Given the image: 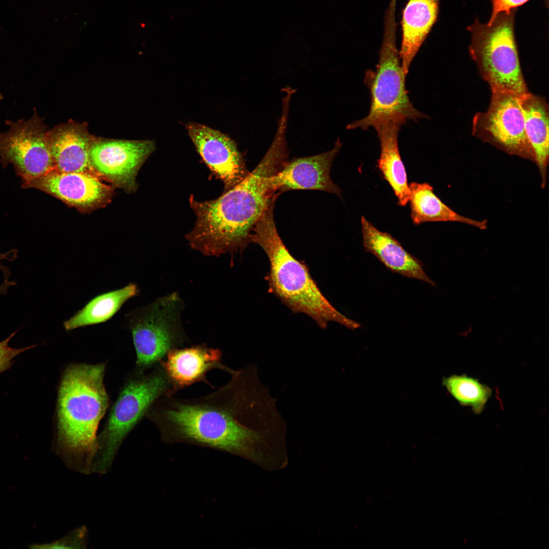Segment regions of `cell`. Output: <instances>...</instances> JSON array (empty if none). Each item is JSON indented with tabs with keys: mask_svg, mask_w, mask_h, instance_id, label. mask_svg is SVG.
I'll use <instances>...</instances> for the list:
<instances>
[{
	"mask_svg": "<svg viewBox=\"0 0 549 549\" xmlns=\"http://www.w3.org/2000/svg\"><path fill=\"white\" fill-rule=\"evenodd\" d=\"M105 368V363H71L58 386L52 449L67 468L84 475L93 473L97 431L109 406Z\"/></svg>",
	"mask_w": 549,
	"mask_h": 549,
	"instance_id": "3957f363",
	"label": "cell"
},
{
	"mask_svg": "<svg viewBox=\"0 0 549 549\" xmlns=\"http://www.w3.org/2000/svg\"><path fill=\"white\" fill-rule=\"evenodd\" d=\"M137 286L130 284L119 289L99 295L81 310L66 320L64 326L67 331L105 322L111 318L123 304L136 295Z\"/></svg>",
	"mask_w": 549,
	"mask_h": 549,
	"instance_id": "7402d4cb",
	"label": "cell"
},
{
	"mask_svg": "<svg viewBox=\"0 0 549 549\" xmlns=\"http://www.w3.org/2000/svg\"><path fill=\"white\" fill-rule=\"evenodd\" d=\"M89 535L85 526L70 531L64 537L54 541L44 544H33V548H85L89 542Z\"/></svg>",
	"mask_w": 549,
	"mask_h": 549,
	"instance_id": "cb8c5ba5",
	"label": "cell"
},
{
	"mask_svg": "<svg viewBox=\"0 0 549 549\" xmlns=\"http://www.w3.org/2000/svg\"><path fill=\"white\" fill-rule=\"evenodd\" d=\"M341 147L342 143L338 138L330 150L287 161L270 177L271 189L277 195V192L280 194L291 190H318L341 196V190L332 181L330 170Z\"/></svg>",
	"mask_w": 549,
	"mask_h": 549,
	"instance_id": "9a60e30c",
	"label": "cell"
},
{
	"mask_svg": "<svg viewBox=\"0 0 549 549\" xmlns=\"http://www.w3.org/2000/svg\"><path fill=\"white\" fill-rule=\"evenodd\" d=\"M169 381L160 364L146 372L134 371L123 385L102 431L97 437L93 473L111 469L124 440L160 396L170 394Z\"/></svg>",
	"mask_w": 549,
	"mask_h": 549,
	"instance_id": "8992f818",
	"label": "cell"
},
{
	"mask_svg": "<svg viewBox=\"0 0 549 549\" xmlns=\"http://www.w3.org/2000/svg\"><path fill=\"white\" fill-rule=\"evenodd\" d=\"M13 285V282L9 280V277H5L3 282L0 285V295L6 294L9 288Z\"/></svg>",
	"mask_w": 549,
	"mask_h": 549,
	"instance_id": "4316f807",
	"label": "cell"
},
{
	"mask_svg": "<svg viewBox=\"0 0 549 549\" xmlns=\"http://www.w3.org/2000/svg\"><path fill=\"white\" fill-rule=\"evenodd\" d=\"M440 0H408L402 13L400 56L407 75L410 66L436 23Z\"/></svg>",
	"mask_w": 549,
	"mask_h": 549,
	"instance_id": "ac0fdd59",
	"label": "cell"
},
{
	"mask_svg": "<svg viewBox=\"0 0 549 549\" xmlns=\"http://www.w3.org/2000/svg\"><path fill=\"white\" fill-rule=\"evenodd\" d=\"M97 176L83 172L53 169L31 180L23 181V189H35L62 201L81 213L89 214L109 204L114 187Z\"/></svg>",
	"mask_w": 549,
	"mask_h": 549,
	"instance_id": "8fae6325",
	"label": "cell"
},
{
	"mask_svg": "<svg viewBox=\"0 0 549 549\" xmlns=\"http://www.w3.org/2000/svg\"><path fill=\"white\" fill-rule=\"evenodd\" d=\"M17 331L13 332L6 339L0 342V375L11 368L14 362L13 359L16 356L36 346V345H32L21 348L11 347L9 343Z\"/></svg>",
	"mask_w": 549,
	"mask_h": 549,
	"instance_id": "d4e9b609",
	"label": "cell"
},
{
	"mask_svg": "<svg viewBox=\"0 0 549 549\" xmlns=\"http://www.w3.org/2000/svg\"><path fill=\"white\" fill-rule=\"evenodd\" d=\"M409 186L411 217L415 225L429 222H456L480 229L487 227L486 220H475L453 210L436 195L429 184L412 182Z\"/></svg>",
	"mask_w": 549,
	"mask_h": 549,
	"instance_id": "44dd1931",
	"label": "cell"
},
{
	"mask_svg": "<svg viewBox=\"0 0 549 549\" xmlns=\"http://www.w3.org/2000/svg\"><path fill=\"white\" fill-rule=\"evenodd\" d=\"M396 0H390L384 16L378 63L375 70H368L365 74L364 82L371 95L369 113L349 124L347 129L365 130L389 122L402 125L426 117L414 107L406 88L407 75L396 46Z\"/></svg>",
	"mask_w": 549,
	"mask_h": 549,
	"instance_id": "5b68a950",
	"label": "cell"
},
{
	"mask_svg": "<svg viewBox=\"0 0 549 549\" xmlns=\"http://www.w3.org/2000/svg\"><path fill=\"white\" fill-rule=\"evenodd\" d=\"M184 307L174 292L131 313L129 326L136 352L134 371L147 372L172 349L191 344L181 320Z\"/></svg>",
	"mask_w": 549,
	"mask_h": 549,
	"instance_id": "ba28073f",
	"label": "cell"
},
{
	"mask_svg": "<svg viewBox=\"0 0 549 549\" xmlns=\"http://www.w3.org/2000/svg\"><path fill=\"white\" fill-rule=\"evenodd\" d=\"M44 119L34 107L28 119L5 120L8 129L0 132V163L12 165L22 182L55 169Z\"/></svg>",
	"mask_w": 549,
	"mask_h": 549,
	"instance_id": "9c48e42d",
	"label": "cell"
},
{
	"mask_svg": "<svg viewBox=\"0 0 549 549\" xmlns=\"http://www.w3.org/2000/svg\"><path fill=\"white\" fill-rule=\"evenodd\" d=\"M224 385L191 399L160 396L145 416L166 444L210 448L256 463L285 447L286 423L276 400L248 364L235 370Z\"/></svg>",
	"mask_w": 549,
	"mask_h": 549,
	"instance_id": "6da1fadb",
	"label": "cell"
},
{
	"mask_svg": "<svg viewBox=\"0 0 549 549\" xmlns=\"http://www.w3.org/2000/svg\"><path fill=\"white\" fill-rule=\"evenodd\" d=\"M275 201L254 226L251 242L266 254L269 270L266 277L269 291L294 313H303L323 329L333 321L350 329L361 325L339 312L323 294L306 264L295 259L280 237L273 218Z\"/></svg>",
	"mask_w": 549,
	"mask_h": 549,
	"instance_id": "277c9868",
	"label": "cell"
},
{
	"mask_svg": "<svg viewBox=\"0 0 549 549\" xmlns=\"http://www.w3.org/2000/svg\"><path fill=\"white\" fill-rule=\"evenodd\" d=\"M47 135L56 169L99 177L90 163L89 151L95 136L89 132L86 123L71 119L48 129Z\"/></svg>",
	"mask_w": 549,
	"mask_h": 549,
	"instance_id": "2e32d148",
	"label": "cell"
},
{
	"mask_svg": "<svg viewBox=\"0 0 549 549\" xmlns=\"http://www.w3.org/2000/svg\"><path fill=\"white\" fill-rule=\"evenodd\" d=\"M515 11L500 13L490 23L476 20L468 30L472 37L470 53L492 92H508L521 97L529 92L514 38Z\"/></svg>",
	"mask_w": 549,
	"mask_h": 549,
	"instance_id": "52a82bcc",
	"label": "cell"
},
{
	"mask_svg": "<svg viewBox=\"0 0 549 549\" xmlns=\"http://www.w3.org/2000/svg\"><path fill=\"white\" fill-rule=\"evenodd\" d=\"M186 128L204 163L223 183V193L233 188L249 174L235 142L228 136L196 123H189Z\"/></svg>",
	"mask_w": 549,
	"mask_h": 549,
	"instance_id": "4fadbf2b",
	"label": "cell"
},
{
	"mask_svg": "<svg viewBox=\"0 0 549 549\" xmlns=\"http://www.w3.org/2000/svg\"><path fill=\"white\" fill-rule=\"evenodd\" d=\"M363 246L391 271L405 277L435 283L424 270L421 262L410 254L390 234L376 228L364 216L361 218Z\"/></svg>",
	"mask_w": 549,
	"mask_h": 549,
	"instance_id": "e0dca14e",
	"label": "cell"
},
{
	"mask_svg": "<svg viewBox=\"0 0 549 549\" xmlns=\"http://www.w3.org/2000/svg\"><path fill=\"white\" fill-rule=\"evenodd\" d=\"M223 353L218 348L204 343L170 350L160 364L171 385L170 394L197 383H204L212 388L206 375L214 370L231 374L235 370L223 363Z\"/></svg>",
	"mask_w": 549,
	"mask_h": 549,
	"instance_id": "5bb4252c",
	"label": "cell"
},
{
	"mask_svg": "<svg viewBox=\"0 0 549 549\" xmlns=\"http://www.w3.org/2000/svg\"><path fill=\"white\" fill-rule=\"evenodd\" d=\"M526 135L545 183L548 162V110L543 99L530 93L520 97Z\"/></svg>",
	"mask_w": 549,
	"mask_h": 549,
	"instance_id": "ffe728a7",
	"label": "cell"
},
{
	"mask_svg": "<svg viewBox=\"0 0 549 549\" xmlns=\"http://www.w3.org/2000/svg\"><path fill=\"white\" fill-rule=\"evenodd\" d=\"M156 148L154 140L108 139L95 136L90 164L98 176L127 193L136 191L138 173Z\"/></svg>",
	"mask_w": 549,
	"mask_h": 549,
	"instance_id": "30bf717a",
	"label": "cell"
},
{
	"mask_svg": "<svg viewBox=\"0 0 549 549\" xmlns=\"http://www.w3.org/2000/svg\"><path fill=\"white\" fill-rule=\"evenodd\" d=\"M4 97L2 94L0 92V102L3 100Z\"/></svg>",
	"mask_w": 549,
	"mask_h": 549,
	"instance_id": "f1b7e54d",
	"label": "cell"
},
{
	"mask_svg": "<svg viewBox=\"0 0 549 549\" xmlns=\"http://www.w3.org/2000/svg\"><path fill=\"white\" fill-rule=\"evenodd\" d=\"M401 125L389 122L376 126L380 142L381 154L378 167L392 188L401 206L409 201L410 191L405 166L398 146V134Z\"/></svg>",
	"mask_w": 549,
	"mask_h": 549,
	"instance_id": "d6986e66",
	"label": "cell"
},
{
	"mask_svg": "<svg viewBox=\"0 0 549 549\" xmlns=\"http://www.w3.org/2000/svg\"><path fill=\"white\" fill-rule=\"evenodd\" d=\"M475 119V130H480L510 153L534 159L525 131L520 97L508 92H492L488 110Z\"/></svg>",
	"mask_w": 549,
	"mask_h": 549,
	"instance_id": "7c38bea8",
	"label": "cell"
},
{
	"mask_svg": "<svg viewBox=\"0 0 549 549\" xmlns=\"http://www.w3.org/2000/svg\"><path fill=\"white\" fill-rule=\"evenodd\" d=\"M492 11L487 23H491L496 16L502 12H509L520 6L529 0H490Z\"/></svg>",
	"mask_w": 549,
	"mask_h": 549,
	"instance_id": "484cf974",
	"label": "cell"
},
{
	"mask_svg": "<svg viewBox=\"0 0 549 549\" xmlns=\"http://www.w3.org/2000/svg\"><path fill=\"white\" fill-rule=\"evenodd\" d=\"M13 258L11 251L5 253H0V267L2 266L1 261L3 260H12Z\"/></svg>",
	"mask_w": 549,
	"mask_h": 549,
	"instance_id": "83f0119b",
	"label": "cell"
},
{
	"mask_svg": "<svg viewBox=\"0 0 549 549\" xmlns=\"http://www.w3.org/2000/svg\"><path fill=\"white\" fill-rule=\"evenodd\" d=\"M287 144L274 138L259 164L241 182L219 197L189 198L196 220L186 235L190 247L207 256L240 252L251 242L252 230L277 195L269 179L288 161Z\"/></svg>",
	"mask_w": 549,
	"mask_h": 549,
	"instance_id": "7a4b0ae2",
	"label": "cell"
},
{
	"mask_svg": "<svg viewBox=\"0 0 549 549\" xmlns=\"http://www.w3.org/2000/svg\"><path fill=\"white\" fill-rule=\"evenodd\" d=\"M443 384L460 405L470 407L477 414L482 412L492 395V389L489 386L466 375L444 378Z\"/></svg>",
	"mask_w": 549,
	"mask_h": 549,
	"instance_id": "603a6c76",
	"label": "cell"
}]
</instances>
